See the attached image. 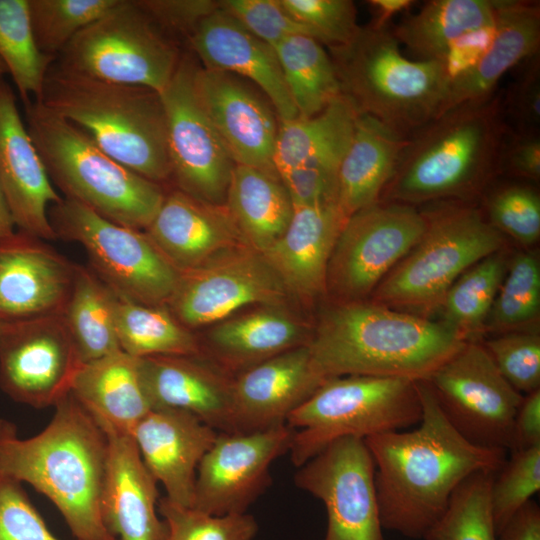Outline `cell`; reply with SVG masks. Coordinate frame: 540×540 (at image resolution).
Returning a JSON list of instances; mask_svg holds the SVG:
<instances>
[{
  "label": "cell",
  "mask_w": 540,
  "mask_h": 540,
  "mask_svg": "<svg viewBox=\"0 0 540 540\" xmlns=\"http://www.w3.org/2000/svg\"><path fill=\"white\" fill-rule=\"evenodd\" d=\"M0 540H60L33 506L22 483L0 475Z\"/></svg>",
  "instance_id": "cell-50"
},
{
  "label": "cell",
  "mask_w": 540,
  "mask_h": 540,
  "mask_svg": "<svg viewBox=\"0 0 540 540\" xmlns=\"http://www.w3.org/2000/svg\"><path fill=\"white\" fill-rule=\"evenodd\" d=\"M326 380L317 371L308 344L240 372L233 378L236 432L286 424L289 415Z\"/></svg>",
  "instance_id": "cell-23"
},
{
  "label": "cell",
  "mask_w": 540,
  "mask_h": 540,
  "mask_svg": "<svg viewBox=\"0 0 540 540\" xmlns=\"http://www.w3.org/2000/svg\"><path fill=\"white\" fill-rule=\"evenodd\" d=\"M158 513L167 526L166 540H253L256 519L248 514L211 515L160 497Z\"/></svg>",
  "instance_id": "cell-44"
},
{
  "label": "cell",
  "mask_w": 540,
  "mask_h": 540,
  "mask_svg": "<svg viewBox=\"0 0 540 540\" xmlns=\"http://www.w3.org/2000/svg\"><path fill=\"white\" fill-rule=\"evenodd\" d=\"M0 188L18 230L45 241L57 238L48 210L62 197L46 172L4 74H0Z\"/></svg>",
  "instance_id": "cell-21"
},
{
  "label": "cell",
  "mask_w": 540,
  "mask_h": 540,
  "mask_svg": "<svg viewBox=\"0 0 540 540\" xmlns=\"http://www.w3.org/2000/svg\"><path fill=\"white\" fill-rule=\"evenodd\" d=\"M70 392L102 427L123 433L130 434L151 410L140 381L138 358L122 350L83 363Z\"/></svg>",
  "instance_id": "cell-31"
},
{
  "label": "cell",
  "mask_w": 540,
  "mask_h": 540,
  "mask_svg": "<svg viewBox=\"0 0 540 540\" xmlns=\"http://www.w3.org/2000/svg\"><path fill=\"white\" fill-rule=\"evenodd\" d=\"M423 381L467 441L511 451L514 419L524 395L501 375L482 342L465 341Z\"/></svg>",
  "instance_id": "cell-12"
},
{
  "label": "cell",
  "mask_w": 540,
  "mask_h": 540,
  "mask_svg": "<svg viewBox=\"0 0 540 540\" xmlns=\"http://www.w3.org/2000/svg\"><path fill=\"white\" fill-rule=\"evenodd\" d=\"M399 44L386 28L370 25L329 55L357 111L408 137L442 114L451 79L442 62L409 60Z\"/></svg>",
  "instance_id": "cell-7"
},
{
  "label": "cell",
  "mask_w": 540,
  "mask_h": 540,
  "mask_svg": "<svg viewBox=\"0 0 540 540\" xmlns=\"http://www.w3.org/2000/svg\"><path fill=\"white\" fill-rule=\"evenodd\" d=\"M193 85L235 164L280 178L274 164L279 120L264 93L246 79L197 63Z\"/></svg>",
  "instance_id": "cell-19"
},
{
  "label": "cell",
  "mask_w": 540,
  "mask_h": 540,
  "mask_svg": "<svg viewBox=\"0 0 540 540\" xmlns=\"http://www.w3.org/2000/svg\"><path fill=\"white\" fill-rule=\"evenodd\" d=\"M274 49L298 117L318 114L342 94L332 59L317 39L297 34Z\"/></svg>",
  "instance_id": "cell-38"
},
{
  "label": "cell",
  "mask_w": 540,
  "mask_h": 540,
  "mask_svg": "<svg viewBox=\"0 0 540 540\" xmlns=\"http://www.w3.org/2000/svg\"><path fill=\"white\" fill-rule=\"evenodd\" d=\"M56 236L86 250L92 271L117 295L146 305H166L179 271L144 230L112 222L62 198L48 210Z\"/></svg>",
  "instance_id": "cell-11"
},
{
  "label": "cell",
  "mask_w": 540,
  "mask_h": 540,
  "mask_svg": "<svg viewBox=\"0 0 540 540\" xmlns=\"http://www.w3.org/2000/svg\"><path fill=\"white\" fill-rule=\"evenodd\" d=\"M424 213L401 203H374L344 223L331 253L326 291L342 300L360 301L374 291L420 241Z\"/></svg>",
  "instance_id": "cell-13"
},
{
  "label": "cell",
  "mask_w": 540,
  "mask_h": 540,
  "mask_svg": "<svg viewBox=\"0 0 540 540\" xmlns=\"http://www.w3.org/2000/svg\"><path fill=\"white\" fill-rule=\"evenodd\" d=\"M208 348L216 364L240 372L289 349L308 344L302 325L281 305L224 319L208 334Z\"/></svg>",
  "instance_id": "cell-32"
},
{
  "label": "cell",
  "mask_w": 540,
  "mask_h": 540,
  "mask_svg": "<svg viewBox=\"0 0 540 540\" xmlns=\"http://www.w3.org/2000/svg\"><path fill=\"white\" fill-rule=\"evenodd\" d=\"M506 268L504 257L496 252L465 271L439 305L443 323L465 340H477L476 336L488 320Z\"/></svg>",
  "instance_id": "cell-40"
},
{
  "label": "cell",
  "mask_w": 540,
  "mask_h": 540,
  "mask_svg": "<svg viewBox=\"0 0 540 540\" xmlns=\"http://www.w3.org/2000/svg\"><path fill=\"white\" fill-rule=\"evenodd\" d=\"M183 53L136 0H119L82 29L54 65L87 78L152 89L159 94L172 79Z\"/></svg>",
  "instance_id": "cell-10"
},
{
  "label": "cell",
  "mask_w": 540,
  "mask_h": 540,
  "mask_svg": "<svg viewBox=\"0 0 540 540\" xmlns=\"http://www.w3.org/2000/svg\"><path fill=\"white\" fill-rule=\"evenodd\" d=\"M406 140L378 119L358 113L338 169L337 204L347 219L378 202Z\"/></svg>",
  "instance_id": "cell-30"
},
{
  "label": "cell",
  "mask_w": 540,
  "mask_h": 540,
  "mask_svg": "<svg viewBox=\"0 0 540 540\" xmlns=\"http://www.w3.org/2000/svg\"><path fill=\"white\" fill-rule=\"evenodd\" d=\"M218 431L194 415L172 409H151L130 435L148 471L166 497L192 507L197 469Z\"/></svg>",
  "instance_id": "cell-24"
},
{
  "label": "cell",
  "mask_w": 540,
  "mask_h": 540,
  "mask_svg": "<svg viewBox=\"0 0 540 540\" xmlns=\"http://www.w3.org/2000/svg\"><path fill=\"white\" fill-rule=\"evenodd\" d=\"M494 25V1L434 0L403 20L393 35L420 60L441 61L466 35Z\"/></svg>",
  "instance_id": "cell-35"
},
{
  "label": "cell",
  "mask_w": 540,
  "mask_h": 540,
  "mask_svg": "<svg viewBox=\"0 0 540 540\" xmlns=\"http://www.w3.org/2000/svg\"><path fill=\"white\" fill-rule=\"evenodd\" d=\"M288 292L264 255L248 245L179 271L166 306L186 328L216 323L243 306L282 305Z\"/></svg>",
  "instance_id": "cell-14"
},
{
  "label": "cell",
  "mask_w": 540,
  "mask_h": 540,
  "mask_svg": "<svg viewBox=\"0 0 540 540\" xmlns=\"http://www.w3.org/2000/svg\"><path fill=\"white\" fill-rule=\"evenodd\" d=\"M0 58L23 104L39 100L55 58L41 53L36 46L28 0H0Z\"/></svg>",
  "instance_id": "cell-39"
},
{
  "label": "cell",
  "mask_w": 540,
  "mask_h": 540,
  "mask_svg": "<svg viewBox=\"0 0 540 540\" xmlns=\"http://www.w3.org/2000/svg\"><path fill=\"white\" fill-rule=\"evenodd\" d=\"M536 445H540V389L523 396L514 419L511 451Z\"/></svg>",
  "instance_id": "cell-55"
},
{
  "label": "cell",
  "mask_w": 540,
  "mask_h": 540,
  "mask_svg": "<svg viewBox=\"0 0 540 540\" xmlns=\"http://www.w3.org/2000/svg\"><path fill=\"white\" fill-rule=\"evenodd\" d=\"M540 43V10L535 2L494 1V33L477 63L451 81L443 112L492 95L501 77L534 56Z\"/></svg>",
  "instance_id": "cell-29"
},
{
  "label": "cell",
  "mask_w": 540,
  "mask_h": 540,
  "mask_svg": "<svg viewBox=\"0 0 540 540\" xmlns=\"http://www.w3.org/2000/svg\"><path fill=\"white\" fill-rule=\"evenodd\" d=\"M375 466L363 439L336 440L297 467L295 485L323 502L321 540H384Z\"/></svg>",
  "instance_id": "cell-16"
},
{
  "label": "cell",
  "mask_w": 540,
  "mask_h": 540,
  "mask_svg": "<svg viewBox=\"0 0 540 540\" xmlns=\"http://www.w3.org/2000/svg\"><path fill=\"white\" fill-rule=\"evenodd\" d=\"M414 1L411 0H371L369 5L375 13L373 26L385 28L387 21L397 13L408 9Z\"/></svg>",
  "instance_id": "cell-57"
},
{
  "label": "cell",
  "mask_w": 540,
  "mask_h": 540,
  "mask_svg": "<svg viewBox=\"0 0 540 540\" xmlns=\"http://www.w3.org/2000/svg\"><path fill=\"white\" fill-rule=\"evenodd\" d=\"M115 295V327L123 352L135 358L202 355L197 337L166 305H146Z\"/></svg>",
  "instance_id": "cell-37"
},
{
  "label": "cell",
  "mask_w": 540,
  "mask_h": 540,
  "mask_svg": "<svg viewBox=\"0 0 540 540\" xmlns=\"http://www.w3.org/2000/svg\"><path fill=\"white\" fill-rule=\"evenodd\" d=\"M424 215L422 238L374 290L375 303L431 311L465 271L503 244L502 233L476 208L451 206Z\"/></svg>",
  "instance_id": "cell-9"
},
{
  "label": "cell",
  "mask_w": 540,
  "mask_h": 540,
  "mask_svg": "<svg viewBox=\"0 0 540 540\" xmlns=\"http://www.w3.org/2000/svg\"><path fill=\"white\" fill-rule=\"evenodd\" d=\"M82 364L61 315L11 324L0 341V388L18 403L54 407Z\"/></svg>",
  "instance_id": "cell-18"
},
{
  "label": "cell",
  "mask_w": 540,
  "mask_h": 540,
  "mask_svg": "<svg viewBox=\"0 0 540 540\" xmlns=\"http://www.w3.org/2000/svg\"><path fill=\"white\" fill-rule=\"evenodd\" d=\"M465 341L443 322L355 301L329 308L308 347L326 379L360 375L422 381Z\"/></svg>",
  "instance_id": "cell-3"
},
{
  "label": "cell",
  "mask_w": 540,
  "mask_h": 540,
  "mask_svg": "<svg viewBox=\"0 0 540 540\" xmlns=\"http://www.w3.org/2000/svg\"><path fill=\"white\" fill-rule=\"evenodd\" d=\"M287 424L252 432H219L199 463L191 508L211 515L247 513L271 484L273 462L289 453Z\"/></svg>",
  "instance_id": "cell-17"
},
{
  "label": "cell",
  "mask_w": 540,
  "mask_h": 540,
  "mask_svg": "<svg viewBox=\"0 0 540 540\" xmlns=\"http://www.w3.org/2000/svg\"><path fill=\"white\" fill-rule=\"evenodd\" d=\"M225 205L246 244L262 254L283 235L294 212L280 178L237 164L231 174Z\"/></svg>",
  "instance_id": "cell-33"
},
{
  "label": "cell",
  "mask_w": 540,
  "mask_h": 540,
  "mask_svg": "<svg viewBox=\"0 0 540 540\" xmlns=\"http://www.w3.org/2000/svg\"><path fill=\"white\" fill-rule=\"evenodd\" d=\"M540 490V445L511 451L495 473L490 502L496 533Z\"/></svg>",
  "instance_id": "cell-45"
},
{
  "label": "cell",
  "mask_w": 540,
  "mask_h": 540,
  "mask_svg": "<svg viewBox=\"0 0 540 540\" xmlns=\"http://www.w3.org/2000/svg\"><path fill=\"white\" fill-rule=\"evenodd\" d=\"M286 12L330 48L351 42L360 27L349 0H280Z\"/></svg>",
  "instance_id": "cell-47"
},
{
  "label": "cell",
  "mask_w": 540,
  "mask_h": 540,
  "mask_svg": "<svg viewBox=\"0 0 540 540\" xmlns=\"http://www.w3.org/2000/svg\"><path fill=\"white\" fill-rule=\"evenodd\" d=\"M137 4L169 36L186 40L200 23L219 8L213 0H136Z\"/></svg>",
  "instance_id": "cell-52"
},
{
  "label": "cell",
  "mask_w": 540,
  "mask_h": 540,
  "mask_svg": "<svg viewBox=\"0 0 540 540\" xmlns=\"http://www.w3.org/2000/svg\"><path fill=\"white\" fill-rule=\"evenodd\" d=\"M17 435V429L13 422L0 418V447L11 437Z\"/></svg>",
  "instance_id": "cell-59"
},
{
  "label": "cell",
  "mask_w": 540,
  "mask_h": 540,
  "mask_svg": "<svg viewBox=\"0 0 540 540\" xmlns=\"http://www.w3.org/2000/svg\"><path fill=\"white\" fill-rule=\"evenodd\" d=\"M346 220L337 203L294 207L283 235L263 253L288 293L314 299L326 292L329 259Z\"/></svg>",
  "instance_id": "cell-28"
},
{
  "label": "cell",
  "mask_w": 540,
  "mask_h": 540,
  "mask_svg": "<svg viewBox=\"0 0 540 540\" xmlns=\"http://www.w3.org/2000/svg\"><path fill=\"white\" fill-rule=\"evenodd\" d=\"M36 101L80 127L125 167L163 187L172 182L166 115L158 92L87 78L53 63Z\"/></svg>",
  "instance_id": "cell-5"
},
{
  "label": "cell",
  "mask_w": 540,
  "mask_h": 540,
  "mask_svg": "<svg viewBox=\"0 0 540 540\" xmlns=\"http://www.w3.org/2000/svg\"><path fill=\"white\" fill-rule=\"evenodd\" d=\"M358 113L352 101L342 93L314 116L279 123L274 152L279 177L307 162H340Z\"/></svg>",
  "instance_id": "cell-34"
},
{
  "label": "cell",
  "mask_w": 540,
  "mask_h": 540,
  "mask_svg": "<svg viewBox=\"0 0 540 540\" xmlns=\"http://www.w3.org/2000/svg\"><path fill=\"white\" fill-rule=\"evenodd\" d=\"M23 105L28 132L64 198L117 224L145 230L162 203L165 187L113 159L84 130L40 101Z\"/></svg>",
  "instance_id": "cell-6"
},
{
  "label": "cell",
  "mask_w": 540,
  "mask_h": 540,
  "mask_svg": "<svg viewBox=\"0 0 540 540\" xmlns=\"http://www.w3.org/2000/svg\"><path fill=\"white\" fill-rule=\"evenodd\" d=\"M494 475L480 471L466 478L424 540H497L490 502Z\"/></svg>",
  "instance_id": "cell-41"
},
{
  "label": "cell",
  "mask_w": 540,
  "mask_h": 540,
  "mask_svg": "<svg viewBox=\"0 0 540 540\" xmlns=\"http://www.w3.org/2000/svg\"><path fill=\"white\" fill-rule=\"evenodd\" d=\"M532 56L507 97V110L519 125L520 133H536L540 124V66Z\"/></svg>",
  "instance_id": "cell-53"
},
{
  "label": "cell",
  "mask_w": 540,
  "mask_h": 540,
  "mask_svg": "<svg viewBox=\"0 0 540 540\" xmlns=\"http://www.w3.org/2000/svg\"><path fill=\"white\" fill-rule=\"evenodd\" d=\"M116 295L90 267L76 264L61 314L82 363L121 350L115 327Z\"/></svg>",
  "instance_id": "cell-36"
},
{
  "label": "cell",
  "mask_w": 540,
  "mask_h": 540,
  "mask_svg": "<svg viewBox=\"0 0 540 540\" xmlns=\"http://www.w3.org/2000/svg\"><path fill=\"white\" fill-rule=\"evenodd\" d=\"M504 162L513 173L539 180L540 177V139L536 133H520L509 141L504 140L500 165Z\"/></svg>",
  "instance_id": "cell-54"
},
{
  "label": "cell",
  "mask_w": 540,
  "mask_h": 540,
  "mask_svg": "<svg viewBox=\"0 0 540 540\" xmlns=\"http://www.w3.org/2000/svg\"><path fill=\"white\" fill-rule=\"evenodd\" d=\"M10 325L11 324H5V323L0 322V341L2 337L4 336V334L6 333V331L9 329Z\"/></svg>",
  "instance_id": "cell-60"
},
{
  "label": "cell",
  "mask_w": 540,
  "mask_h": 540,
  "mask_svg": "<svg viewBox=\"0 0 540 540\" xmlns=\"http://www.w3.org/2000/svg\"><path fill=\"white\" fill-rule=\"evenodd\" d=\"M482 344L515 390L529 394L540 389V337L535 331L506 332Z\"/></svg>",
  "instance_id": "cell-46"
},
{
  "label": "cell",
  "mask_w": 540,
  "mask_h": 540,
  "mask_svg": "<svg viewBox=\"0 0 540 540\" xmlns=\"http://www.w3.org/2000/svg\"><path fill=\"white\" fill-rule=\"evenodd\" d=\"M119 0H28L30 23L39 51L56 57L85 27Z\"/></svg>",
  "instance_id": "cell-42"
},
{
  "label": "cell",
  "mask_w": 540,
  "mask_h": 540,
  "mask_svg": "<svg viewBox=\"0 0 540 540\" xmlns=\"http://www.w3.org/2000/svg\"><path fill=\"white\" fill-rule=\"evenodd\" d=\"M506 132L499 97L454 107L407 137L382 194L407 205L471 194L500 166Z\"/></svg>",
  "instance_id": "cell-4"
},
{
  "label": "cell",
  "mask_w": 540,
  "mask_h": 540,
  "mask_svg": "<svg viewBox=\"0 0 540 540\" xmlns=\"http://www.w3.org/2000/svg\"><path fill=\"white\" fill-rule=\"evenodd\" d=\"M15 227L16 225L12 213L0 188V238L13 233Z\"/></svg>",
  "instance_id": "cell-58"
},
{
  "label": "cell",
  "mask_w": 540,
  "mask_h": 540,
  "mask_svg": "<svg viewBox=\"0 0 540 540\" xmlns=\"http://www.w3.org/2000/svg\"><path fill=\"white\" fill-rule=\"evenodd\" d=\"M143 391L151 409L190 413L218 432H236L233 378L202 355L138 358Z\"/></svg>",
  "instance_id": "cell-22"
},
{
  "label": "cell",
  "mask_w": 540,
  "mask_h": 540,
  "mask_svg": "<svg viewBox=\"0 0 540 540\" xmlns=\"http://www.w3.org/2000/svg\"><path fill=\"white\" fill-rule=\"evenodd\" d=\"M194 59L183 53L160 93L163 102L171 181L175 188L212 204H225L236 165L201 106L193 85Z\"/></svg>",
  "instance_id": "cell-15"
},
{
  "label": "cell",
  "mask_w": 540,
  "mask_h": 540,
  "mask_svg": "<svg viewBox=\"0 0 540 540\" xmlns=\"http://www.w3.org/2000/svg\"><path fill=\"white\" fill-rule=\"evenodd\" d=\"M491 224L522 244L540 236V198L523 186H509L495 193L488 204Z\"/></svg>",
  "instance_id": "cell-48"
},
{
  "label": "cell",
  "mask_w": 540,
  "mask_h": 540,
  "mask_svg": "<svg viewBox=\"0 0 540 540\" xmlns=\"http://www.w3.org/2000/svg\"><path fill=\"white\" fill-rule=\"evenodd\" d=\"M6 73H7L6 66L4 62L2 61V59L0 58V74H6Z\"/></svg>",
  "instance_id": "cell-61"
},
{
  "label": "cell",
  "mask_w": 540,
  "mask_h": 540,
  "mask_svg": "<svg viewBox=\"0 0 540 540\" xmlns=\"http://www.w3.org/2000/svg\"><path fill=\"white\" fill-rule=\"evenodd\" d=\"M108 460L101 501L106 529L117 540H166L158 513L157 481L148 471L129 433L104 428Z\"/></svg>",
  "instance_id": "cell-26"
},
{
  "label": "cell",
  "mask_w": 540,
  "mask_h": 540,
  "mask_svg": "<svg viewBox=\"0 0 540 540\" xmlns=\"http://www.w3.org/2000/svg\"><path fill=\"white\" fill-rule=\"evenodd\" d=\"M219 6L273 48L282 40L297 34L315 38L307 27L286 12L280 0H223L219 1Z\"/></svg>",
  "instance_id": "cell-49"
},
{
  "label": "cell",
  "mask_w": 540,
  "mask_h": 540,
  "mask_svg": "<svg viewBox=\"0 0 540 540\" xmlns=\"http://www.w3.org/2000/svg\"><path fill=\"white\" fill-rule=\"evenodd\" d=\"M416 385L422 407L418 426L364 441L374 461L383 529L424 539L457 487L476 472L497 473L507 451L467 441L446 419L429 386L423 380Z\"/></svg>",
  "instance_id": "cell-1"
},
{
  "label": "cell",
  "mask_w": 540,
  "mask_h": 540,
  "mask_svg": "<svg viewBox=\"0 0 540 540\" xmlns=\"http://www.w3.org/2000/svg\"><path fill=\"white\" fill-rule=\"evenodd\" d=\"M497 540H540V508L530 500L504 525Z\"/></svg>",
  "instance_id": "cell-56"
},
{
  "label": "cell",
  "mask_w": 540,
  "mask_h": 540,
  "mask_svg": "<svg viewBox=\"0 0 540 540\" xmlns=\"http://www.w3.org/2000/svg\"><path fill=\"white\" fill-rule=\"evenodd\" d=\"M422 407L416 381L349 375L327 379L288 417L289 455L297 468L332 442L405 430Z\"/></svg>",
  "instance_id": "cell-8"
},
{
  "label": "cell",
  "mask_w": 540,
  "mask_h": 540,
  "mask_svg": "<svg viewBox=\"0 0 540 540\" xmlns=\"http://www.w3.org/2000/svg\"><path fill=\"white\" fill-rule=\"evenodd\" d=\"M540 311V266L530 253H520L506 270L487 329L502 333L522 330ZM488 321V320H487Z\"/></svg>",
  "instance_id": "cell-43"
},
{
  "label": "cell",
  "mask_w": 540,
  "mask_h": 540,
  "mask_svg": "<svg viewBox=\"0 0 540 540\" xmlns=\"http://www.w3.org/2000/svg\"><path fill=\"white\" fill-rule=\"evenodd\" d=\"M38 434L6 440L0 447V475L32 486L62 514L76 540H117L101 515L108 436L69 392Z\"/></svg>",
  "instance_id": "cell-2"
},
{
  "label": "cell",
  "mask_w": 540,
  "mask_h": 540,
  "mask_svg": "<svg viewBox=\"0 0 540 540\" xmlns=\"http://www.w3.org/2000/svg\"><path fill=\"white\" fill-rule=\"evenodd\" d=\"M178 271L193 268L231 247L247 245L225 204H212L173 188L165 191L144 230Z\"/></svg>",
  "instance_id": "cell-27"
},
{
  "label": "cell",
  "mask_w": 540,
  "mask_h": 540,
  "mask_svg": "<svg viewBox=\"0 0 540 540\" xmlns=\"http://www.w3.org/2000/svg\"><path fill=\"white\" fill-rule=\"evenodd\" d=\"M340 162L304 163L280 176L293 207H310L337 203Z\"/></svg>",
  "instance_id": "cell-51"
},
{
  "label": "cell",
  "mask_w": 540,
  "mask_h": 540,
  "mask_svg": "<svg viewBox=\"0 0 540 540\" xmlns=\"http://www.w3.org/2000/svg\"><path fill=\"white\" fill-rule=\"evenodd\" d=\"M75 266L45 240L24 231L0 238V322L61 315Z\"/></svg>",
  "instance_id": "cell-20"
},
{
  "label": "cell",
  "mask_w": 540,
  "mask_h": 540,
  "mask_svg": "<svg viewBox=\"0 0 540 540\" xmlns=\"http://www.w3.org/2000/svg\"><path fill=\"white\" fill-rule=\"evenodd\" d=\"M202 67L246 79L271 102L279 123L298 117L275 49L219 8L187 40Z\"/></svg>",
  "instance_id": "cell-25"
}]
</instances>
